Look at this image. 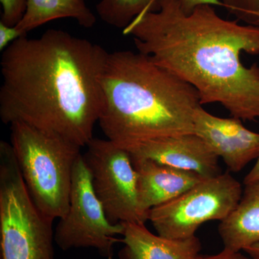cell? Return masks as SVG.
I'll return each instance as SVG.
<instances>
[{"label":"cell","mask_w":259,"mask_h":259,"mask_svg":"<svg viewBox=\"0 0 259 259\" xmlns=\"http://www.w3.org/2000/svg\"><path fill=\"white\" fill-rule=\"evenodd\" d=\"M123 231V223L113 224L107 218L81 153L73 169L69 209L54 233L56 245L63 250L95 248L104 258L112 259Z\"/></svg>","instance_id":"cell-8"},{"label":"cell","mask_w":259,"mask_h":259,"mask_svg":"<svg viewBox=\"0 0 259 259\" xmlns=\"http://www.w3.org/2000/svg\"><path fill=\"white\" fill-rule=\"evenodd\" d=\"M245 186L239 203L218 227L224 248L235 251L259 243V181Z\"/></svg>","instance_id":"cell-13"},{"label":"cell","mask_w":259,"mask_h":259,"mask_svg":"<svg viewBox=\"0 0 259 259\" xmlns=\"http://www.w3.org/2000/svg\"><path fill=\"white\" fill-rule=\"evenodd\" d=\"M108 54L98 44L55 29L15 40L0 64L2 121L24 122L86 147L101 114V76Z\"/></svg>","instance_id":"cell-2"},{"label":"cell","mask_w":259,"mask_h":259,"mask_svg":"<svg viewBox=\"0 0 259 259\" xmlns=\"http://www.w3.org/2000/svg\"><path fill=\"white\" fill-rule=\"evenodd\" d=\"M194 129L230 171H241L258 158L259 134L246 128L240 119L216 117L201 105L194 112Z\"/></svg>","instance_id":"cell-9"},{"label":"cell","mask_w":259,"mask_h":259,"mask_svg":"<svg viewBox=\"0 0 259 259\" xmlns=\"http://www.w3.org/2000/svg\"><path fill=\"white\" fill-rule=\"evenodd\" d=\"M96 8L105 23L124 30L139 15L155 11L158 7L156 0H101Z\"/></svg>","instance_id":"cell-15"},{"label":"cell","mask_w":259,"mask_h":259,"mask_svg":"<svg viewBox=\"0 0 259 259\" xmlns=\"http://www.w3.org/2000/svg\"><path fill=\"white\" fill-rule=\"evenodd\" d=\"M53 222L30 197L11 144L1 141V259H55Z\"/></svg>","instance_id":"cell-5"},{"label":"cell","mask_w":259,"mask_h":259,"mask_svg":"<svg viewBox=\"0 0 259 259\" xmlns=\"http://www.w3.org/2000/svg\"><path fill=\"white\" fill-rule=\"evenodd\" d=\"M3 6L2 23L8 26L18 25L27 8V0H0Z\"/></svg>","instance_id":"cell-17"},{"label":"cell","mask_w":259,"mask_h":259,"mask_svg":"<svg viewBox=\"0 0 259 259\" xmlns=\"http://www.w3.org/2000/svg\"><path fill=\"white\" fill-rule=\"evenodd\" d=\"M98 123L122 148L194 134V115L202 105L197 90L139 51L109 53L101 76Z\"/></svg>","instance_id":"cell-3"},{"label":"cell","mask_w":259,"mask_h":259,"mask_svg":"<svg viewBox=\"0 0 259 259\" xmlns=\"http://www.w3.org/2000/svg\"><path fill=\"white\" fill-rule=\"evenodd\" d=\"M61 18L74 19L85 28L96 23V17L85 0H27L25 14L15 26L27 35L30 30Z\"/></svg>","instance_id":"cell-14"},{"label":"cell","mask_w":259,"mask_h":259,"mask_svg":"<svg viewBox=\"0 0 259 259\" xmlns=\"http://www.w3.org/2000/svg\"><path fill=\"white\" fill-rule=\"evenodd\" d=\"M258 181H259V154L254 166L250 170L248 175L245 177L244 185H248V184L253 183V182H258Z\"/></svg>","instance_id":"cell-21"},{"label":"cell","mask_w":259,"mask_h":259,"mask_svg":"<svg viewBox=\"0 0 259 259\" xmlns=\"http://www.w3.org/2000/svg\"><path fill=\"white\" fill-rule=\"evenodd\" d=\"M86 147L83 159L109 221L145 224L149 213L140 204L138 174L128 151L107 139L94 138Z\"/></svg>","instance_id":"cell-7"},{"label":"cell","mask_w":259,"mask_h":259,"mask_svg":"<svg viewBox=\"0 0 259 259\" xmlns=\"http://www.w3.org/2000/svg\"><path fill=\"white\" fill-rule=\"evenodd\" d=\"M124 35L139 52L197 90L202 105L217 103L241 120L259 119V66L247 67L245 52L259 54V26L220 16L212 5L185 13L178 0H158Z\"/></svg>","instance_id":"cell-1"},{"label":"cell","mask_w":259,"mask_h":259,"mask_svg":"<svg viewBox=\"0 0 259 259\" xmlns=\"http://www.w3.org/2000/svg\"><path fill=\"white\" fill-rule=\"evenodd\" d=\"M131 158L138 174L140 204L146 212L177 198L207 179L195 172L167 166L153 160Z\"/></svg>","instance_id":"cell-11"},{"label":"cell","mask_w":259,"mask_h":259,"mask_svg":"<svg viewBox=\"0 0 259 259\" xmlns=\"http://www.w3.org/2000/svg\"><path fill=\"white\" fill-rule=\"evenodd\" d=\"M124 246L119 259H196L202 245L195 236L172 239L154 235L145 224L122 223Z\"/></svg>","instance_id":"cell-12"},{"label":"cell","mask_w":259,"mask_h":259,"mask_svg":"<svg viewBox=\"0 0 259 259\" xmlns=\"http://www.w3.org/2000/svg\"><path fill=\"white\" fill-rule=\"evenodd\" d=\"M243 194L241 184L229 173L204 179L185 193L149 211L158 235L172 239L195 236L203 223L226 219Z\"/></svg>","instance_id":"cell-6"},{"label":"cell","mask_w":259,"mask_h":259,"mask_svg":"<svg viewBox=\"0 0 259 259\" xmlns=\"http://www.w3.org/2000/svg\"><path fill=\"white\" fill-rule=\"evenodd\" d=\"M244 251L245 253H248L250 256L259 259V243L245 248Z\"/></svg>","instance_id":"cell-22"},{"label":"cell","mask_w":259,"mask_h":259,"mask_svg":"<svg viewBox=\"0 0 259 259\" xmlns=\"http://www.w3.org/2000/svg\"><path fill=\"white\" fill-rule=\"evenodd\" d=\"M196 259H256L251 256H245L240 251H235L225 248L222 251L214 255L199 254Z\"/></svg>","instance_id":"cell-19"},{"label":"cell","mask_w":259,"mask_h":259,"mask_svg":"<svg viewBox=\"0 0 259 259\" xmlns=\"http://www.w3.org/2000/svg\"><path fill=\"white\" fill-rule=\"evenodd\" d=\"M180 2L182 10L187 13H190L194 8L202 5H209L212 6L223 7L222 3L219 0H178ZM158 0H156L157 5ZM158 9V8H157Z\"/></svg>","instance_id":"cell-20"},{"label":"cell","mask_w":259,"mask_h":259,"mask_svg":"<svg viewBox=\"0 0 259 259\" xmlns=\"http://www.w3.org/2000/svg\"><path fill=\"white\" fill-rule=\"evenodd\" d=\"M10 130L13 152L34 203L48 219H61L69 209L73 169L81 148L24 122H13Z\"/></svg>","instance_id":"cell-4"},{"label":"cell","mask_w":259,"mask_h":259,"mask_svg":"<svg viewBox=\"0 0 259 259\" xmlns=\"http://www.w3.org/2000/svg\"><path fill=\"white\" fill-rule=\"evenodd\" d=\"M223 8L247 25L259 26V0H219Z\"/></svg>","instance_id":"cell-16"},{"label":"cell","mask_w":259,"mask_h":259,"mask_svg":"<svg viewBox=\"0 0 259 259\" xmlns=\"http://www.w3.org/2000/svg\"><path fill=\"white\" fill-rule=\"evenodd\" d=\"M27 36L16 26L10 27L0 22V50L4 51L13 42L20 37Z\"/></svg>","instance_id":"cell-18"},{"label":"cell","mask_w":259,"mask_h":259,"mask_svg":"<svg viewBox=\"0 0 259 259\" xmlns=\"http://www.w3.org/2000/svg\"><path fill=\"white\" fill-rule=\"evenodd\" d=\"M131 157L153 161L211 178L222 174L219 158L195 134L148 140L124 148Z\"/></svg>","instance_id":"cell-10"}]
</instances>
